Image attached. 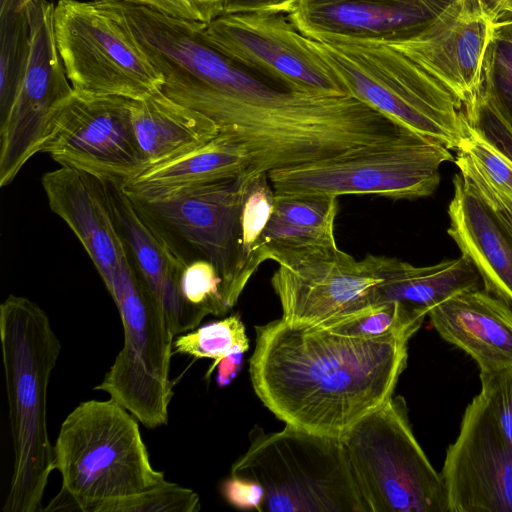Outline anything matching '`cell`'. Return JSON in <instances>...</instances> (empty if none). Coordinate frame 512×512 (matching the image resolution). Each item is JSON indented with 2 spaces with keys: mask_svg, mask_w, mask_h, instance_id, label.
I'll list each match as a JSON object with an SVG mask.
<instances>
[{
  "mask_svg": "<svg viewBox=\"0 0 512 512\" xmlns=\"http://www.w3.org/2000/svg\"><path fill=\"white\" fill-rule=\"evenodd\" d=\"M364 512H448L441 477L412 431L402 396H392L343 437Z\"/></svg>",
  "mask_w": 512,
  "mask_h": 512,
  "instance_id": "obj_7",
  "label": "cell"
},
{
  "mask_svg": "<svg viewBox=\"0 0 512 512\" xmlns=\"http://www.w3.org/2000/svg\"><path fill=\"white\" fill-rule=\"evenodd\" d=\"M172 18L209 24L224 15V0H126Z\"/></svg>",
  "mask_w": 512,
  "mask_h": 512,
  "instance_id": "obj_35",
  "label": "cell"
},
{
  "mask_svg": "<svg viewBox=\"0 0 512 512\" xmlns=\"http://www.w3.org/2000/svg\"><path fill=\"white\" fill-rule=\"evenodd\" d=\"M130 109L136 139L147 168L187 154L219 133L212 120L172 101L161 91L144 99L132 100Z\"/></svg>",
  "mask_w": 512,
  "mask_h": 512,
  "instance_id": "obj_22",
  "label": "cell"
},
{
  "mask_svg": "<svg viewBox=\"0 0 512 512\" xmlns=\"http://www.w3.org/2000/svg\"><path fill=\"white\" fill-rule=\"evenodd\" d=\"M253 389L285 425L340 438L386 403L407 366V335L360 337L282 318L256 326Z\"/></svg>",
  "mask_w": 512,
  "mask_h": 512,
  "instance_id": "obj_1",
  "label": "cell"
},
{
  "mask_svg": "<svg viewBox=\"0 0 512 512\" xmlns=\"http://www.w3.org/2000/svg\"><path fill=\"white\" fill-rule=\"evenodd\" d=\"M180 291L184 300L205 316H224L229 311L223 297L222 278L207 260H195L183 268Z\"/></svg>",
  "mask_w": 512,
  "mask_h": 512,
  "instance_id": "obj_33",
  "label": "cell"
},
{
  "mask_svg": "<svg viewBox=\"0 0 512 512\" xmlns=\"http://www.w3.org/2000/svg\"><path fill=\"white\" fill-rule=\"evenodd\" d=\"M200 509L196 492L164 480L151 489L103 501L92 512H197Z\"/></svg>",
  "mask_w": 512,
  "mask_h": 512,
  "instance_id": "obj_32",
  "label": "cell"
},
{
  "mask_svg": "<svg viewBox=\"0 0 512 512\" xmlns=\"http://www.w3.org/2000/svg\"><path fill=\"white\" fill-rule=\"evenodd\" d=\"M41 184L50 209L79 239L105 286L129 257L98 178L60 166Z\"/></svg>",
  "mask_w": 512,
  "mask_h": 512,
  "instance_id": "obj_18",
  "label": "cell"
},
{
  "mask_svg": "<svg viewBox=\"0 0 512 512\" xmlns=\"http://www.w3.org/2000/svg\"><path fill=\"white\" fill-rule=\"evenodd\" d=\"M130 261L149 292L161 305L174 337L194 330L206 317L190 306L180 291V265L136 213L123 183L98 178Z\"/></svg>",
  "mask_w": 512,
  "mask_h": 512,
  "instance_id": "obj_19",
  "label": "cell"
},
{
  "mask_svg": "<svg viewBox=\"0 0 512 512\" xmlns=\"http://www.w3.org/2000/svg\"><path fill=\"white\" fill-rule=\"evenodd\" d=\"M463 0H295L287 14L304 35L399 41L419 35Z\"/></svg>",
  "mask_w": 512,
  "mask_h": 512,
  "instance_id": "obj_17",
  "label": "cell"
},
{
  "mask_svg": "<svg viewBox=\"0 0 512 512\" xmlns=\"http://www.w3.org/2000/svg\"><path fill=\"white\" fill-rule=\"evenodd\" d=\"M504 10H507V11H509L510 13H512V0H507V1L504 3L503 11H504Z\"/></svg>",
  "mask_w": 512,
  "mask_h": 512,
  "instance_id": "obj_41",
  "label": "cell"
},
{
  "mask_svg": "<svg viewBox=\"0 0 512 512\" xmlns=\"http://www.w3.org/2000/svg\"><path fill=\"white\" fill-rule=\"evenodd\" d=\"M120 314L124 344L95 389L152 429L165 425L173 390L170 360L173 339L159 302L128 257L106 285Z\"/></svg>",
  "mask_w": 512,
  "mask_h": 512,
  "instance_id": "obj_11",
  "label": "cell"
},
{
  "mask_svg": "<svg viewBox=\"0 0 512 512\" xmlns=\"http://www.w3.org/2000/svg\"><path fill=\"white\" fill-rule=\"evenodd\" d=\"M243 178L237 272V289L240 294L262 264L261 240L273 213L276 199L268 173L243 175Z\"/></svg>",
  "mask_w": 512,
  "mask_h": 512,
  "instance_id": "obj_27",
  "label": "cell"
},
{
  "mask_svg": "<svg viewBox=\"0 0 512 512\" xmlns=\"http://www.w3.org/2000/svg\"><path fill=\"white\" fill-rule=\"evenodd\" d=\"M481 391L512 446V367L480 372Z\"/></svg>",
  "mask_w": 512,
  "mask_h": 512,
  "instance_id": "obj_34",
  "label": "cell"
},
{
  "mask_svg": "<svg viewBox=\"0 0 512 512\" xmlns=\"http://www.w3.org/2000/svg\"><path fill=\"white\" fill-rule=\"evenodd\" d=\"M295 0H224V14L276 12L288 14Z\"/></svg>",
  "mask_w": 512,
  "mask_h": 512,
  "instance_id": "obj_38",
  "label": "cell"
},
{
  "mask_svg": "<svg viewBox=\"0 0 512 512\" xmlns=\"http://www.w3.org/2000/svg\"><path fill=\"white\" fill-rule=\"evenodd\" d=\"M383 281L375 303L401 302L429 311L445 300L467 290L480 288L481 277L462 255L429 266H414L393 257L373 255Z\"/></svg>",
  "mask_w": 512,
  "mask_h": 512,
  "instance_id": "obj_24",
  "label": "cell"
},
{
  "mask_svg": "<svg viewBox=\"0 0 512 512\" xmlns=\"http://www.w3.org/2000/svg\"><path fill=\"white\" fill-rule=\"evenodd\" d=\"M507 0H503V2L505 3Z\"/></svg>",
  "mask_w": 512,
  "mask_h": 512,
  "instance_id": "obj_43",
  "label": "cell"
},
{
  "mask_svg": "<svg viewBox=\"0 0 512 512\" xmlns=\"http://www.w3.org/2000/svg\"><path fill=\"white\" fill-rule=\"evenodd\" d=\"M243 174L212 183L133 190L123 188L136 213L183 267L207 260L222 278L225 304L237 303Z\"/></svg>",
  "mask_w": 512,
  "mask_h": 512,
  "instance_id": "obj_8",
  "label": "cell"
},
{
  "mask_svg": "<svg viewBox=\"0 0 512 512\" xmlns=\"http://www.w3.org/2000/svg\"><path fill=\"white\" fill-rule=\"evenodd\" d=\"M0 340L14 463L4 512L42 511L55 470L47 429V389L61 345L46 312L23 296L0 305Z\"/></svg>",
  "mask_w": 512,
  "mask_h": 512,
  "instance_id": "obj_3",
  "label": "cell"
},
{
  "mask_svg": "<svg viewBox=\"0 0 512 512\" xmlns=\"http://www.w3.org/2000/svg\"><path fill=\"white\" fill-rule=\"evenodd\" d=\"M204 40L282 88L312 95H348L339 77L287 14H224L202 29Z\"/></svg>",
  "mask_w": 512,
  "mask_h": 512,
  "instance_id": "obj_12",
  "label": "cell"
},
{
  "mask_svg": "<svg viewBox=\"0 0 512 512\" xmlns=\"http://www.w3.org/2000/svg\"><path fill=\"white\" fill-rule=\"evenodd\" d=\"M225 500L232 506L242 510L261 512L264 501V489L254 480L230 475L221 485Z\"/></svg>",
  "mask_w": 512,
  "mask_h": 512,
  "instance_id": "obj_36",
  "label": "cell"
},
{
  "mask_svg": "<svg viewBox=\"0 0 512 512\" xmlns=\"http://www.w3.org/2000/svg\"><path fill=\"white\" fill-rule=\"evenodd\" d=\"M433 328L468 354L480 372L512 367V309L485 289L461 292L433 307Z\"/></svg>",
  "mask_w": 512,
  "mask_h": 512,
  "instance_id": "obj_20",
  "label": "cell"
},
{
  "mask_svg": "<svg viewBox=\"0 0 512 512\" xmlns=\"http://www.w3.org/2000/svg\"><path fill=\"white\" fill-rule=\"evenodd\" d=\"M481 95L512 126V13L493 19L482 67Z\"/></svg>",
  "mask_w": 512,
  "mask_h": 512,
  "instance_id": "obj_28",
  "label": "cell"
},
{
  "mask_svg": "<svg viewBox=\"0 0 512 512\" xmlns=\"http://www.w3.org/2000/svg\"><path fill=\"white\" fill-rule=\"evenodd\" d=\"M23 1H24L25 3H28V2L33 1V0H23Z\"/></svg>",
  "mask_w": 512,
  "mask_h": 512,
  "instance_id": "obj_42",
  "label": "cell"
},
{
  "mask_svg": "<svg viewBox=\"0 0 512 512\" xmlns=\"http://www.w3.org/2000/svg\"><path fill=\"white\" fill-rule=\"evenodd\" d=\"M463 177L473 185L479 197L512 239V196L491 187L480 178Z\"/></svg>",
  "mask_w": 512,
  "mask_h": 512,
  "instance_id": "obj_37",
  "label": "cell"
},
{
  "mask_svg": "<svg viewBox=\"0 0 512 512\" xmlns=\"http://www.w3.org/2000/svg\"><path fill=\"white\" fill-rule=\"evenodd\" d=\"M440 474L448 512H512V446L481 393L466 407Z\"/></svg>",
  "mask_w": 512,
  "mask_h": 512,
  "instance_id": "obj_16",
  "label": "cell"
},
{
  "mask_svg": "<svg viewBox=\"0 0 512 512\" xmlns=\"http://www.w3.org/2000/svg\"><path fill=\"white\" fill-rule=\"evenodd\" d=\"M203 115L242 142L249 161L244 176L320 161L411 131L350 95L275 88L239 64Z\"/></svg>",
  "mask_w": 512,
  "mask_h": 512,
  "instance_id": "obj_2",
  "label": "cell"
},
{
  "mask_svg": "<svg viewBox=\"0 0 512 512\" xmlns=\"http://www.w3.org/2000/svg\"><path fill=\"white\" fill-rule=\"evenodd\" d=\"M54 32L75 91L132 100L161 91L163 76L137 41L119 0H59Z\"/></svg>",
  "mask_w": 512,
  "mask_h": 512,
  "instance_id": "obj_10",
  "label": "cell"
},
{
  "mask_svg": "<svg viewBox=\"0 0 512 512\" xmlns=\"http://www.w3.org/2000/svg\"><path fill=\"white\" fill-rule=\"evenodd\" d=\"M275 205L261 240L260 258L280 262L337 246L334 234L337 197L275 194Z\"/></svg>",
  "mask_w": 512,
  "mask_h": 512,
  "instance_id": "obj_23",
  "label": "cell"
},
{
  "mask_svg": "<svg viewBox=\"0 0 512 512\" xmlns=\"http://www.w3.org/2000/svg\"><path fill=\"white\" fill-rule=\"evenodd\" d=\"M248 348L249 339L246 328L238 313L180 334L173 341V352L177 354L188 355L195 359L214 360L206 378L210 377L224 357L234 352H246Z\"/></svg>",
  "mask_w": 512,
  "mask_h": 512,
  "instance_id": "obj_30",
  "label": "cell"
},
{
  "mask_svg": "<svg viewBox=\"0 0 512 512\" xmlns=\"http://www.w3.org/2000/svg\"><path fill=\"white\" fill-rule=\"evenodd\" d=\"M454 156L442 143L407 131L334 157L268 172L275 194L338 197L373 194L394 200L431 196L443 163Z\"/></svg>",
  "mask_w": 512,
  "mask_h": 512,
  "instance_id": "obj_9",
  "label": "cell"
},
{
  "mask_svg": "<svg viewBox=\"0 0 512 512\" xmlns=\"http://www.w3.org/2000/svg\"><path fill=\"white\" fill-rule=\"evenodd\" d=\"M32 42L31 18L23 0H0V125L20 89Z\"/></svg>",
  "mask_w": 512,
  "mask_h": 512,
  "instance_id": "obj_26",
  "label": "cell"
},
{
  "mask_svg": "<svg viewBox=\"0 0 512 512\" xmlns=\"http://www.w3.org/2000/svg\"><path fill=\"white\" fill-rule=\"evenodd\" d=\"M245 352H234L217 364L216 382L219 387H225L229 385L239 374L243 365V355Z\"/></svg>",
  "mask_w": 512,
  "mask_h": 512,
  "instance_id": "obj_39",
  "label": "cell"
},
{
  "mask_svg": "<svg viewBox=\"0 0 512 512\" xmlns=\"http://www.w3.org/2000/svg\"><path fill=\"white\" fill-rule=\"evenodd\" d=\"M131 101L74 90L52 116L39 153L96 178L132 180L147 164L134 132Z\"/></svg>",
  "mask_w": 512,
  "mask_h": 512,
  "instance_id": "obj_13",
  "label": "cell"
},
{
  "mask_svg": "<svg viewBox=\"0 0 512 512\" xmlns=\"http://www.w3.org/2000/svg\"><path fill=\"white\" fill-rule=\"evenodd\" d=\"M138 422L112 398L75 407L54 445L62 486L43 510L92 512L103 501L130 496L166 480L152 466Z\"/></svg>",
  "mask_w": 512,
  "mask_h": 512,
  "instance_id": "obj_5",
  "label": "cell"
},
{
  "mask_svg": "<svg viewBox=\"0 0 512 512\" xmlns=\"http://www.w3.org/2000/svg\"><path fill=\"white\" fill-rule=\"evenodd\" d=\"M311 39L348 95L449 150H456L467 136L461 99L393 42L335 35Z\"/></svg>",
  "mask_w": 512,
  "mask_h": 512,
  "instance_id": "obj_4",
  "label": "cell"
},
{
  "mask_svg": "<svg viewBox=\"0 0 512 512\" xmlns=\"http://www.w3.org/2000/svg\"><path fill=\"white\" fill-rule=\"evenodd\" d=\"M454 159L462 176L480 178L491 187L512 196V160L468 124L467 136Z\"/></svg>",
  "mask_w": 512,
  "mask_h": 512,
  "instance_id": "obj_31",
  "label": "cell"
},
{
  "mask_svg": "<svg viewBox=\"0 0 512 512\" xmlns=\"http://www.w3.org/2000/svg\"><path fill=\"white\" fill-rule=\"evenodd\" d=\"M427 315V312L401 302H381L371 304L352 315L319 327L360 337L387 335L412 337Z\"/></svg>",
  "mask_w": 512,
  "mask_h": 512,
  "instance_id": "obj_29",
  "label": "cell"
},
{
  "mask_svg": "<svg viewBox=\"0 0 512 512\" xmlns=\"http://www.w3.org/2000/svg\"><path fill=\"white\" fill-rule=\"evenodd\" d=\"M271 278L282 319L296 326H324L375 304L379 276L373 255L356 260L337 246L278 262Z\"/></svg>",
  "mask_w": 512,
  "mask_h": 512,
  "instance_id": "obj_14",
  "label": "cell"
},
{
  "mask_svg": "<svg viewBox=\"0 0 512 512\" xmlns=\"http://www.w3.org/2000/svg\"><path fill=\"white\" fill-rule=\"evenodd\" d=\"M484 11L491 17L496 18L504 8L503 0H480Z\"/></svg>",
  "mask_w": 512,
  "mask_h": 512,
  "instance_id": "obj_40",
  "label": "cell"
},
{
  "mask_svg": "<svg viewBox=\"0 0 512 512\" xmlns=\"http://www.w3.org/2000/svg\"><path fill=\"white\" fill-rule=\"evenodd\" d=\"M231 475L264 489L261 512H364L342 439L288 425L266 433L255 426Z\"/></svg>",
  "mask_w": 512,
  "mask_h": 512,
  "instance_id": "obj_6",
  "label": "cell"
},
{
  "mask_svg": "<svg viewBox=\"0 0 512 512\" xmlns=\"http://www.w3.org/2000/svg\"><path fill=\"white\" fill-rule=\"evenodd\" d=\"M448 235L479 273L484 289L512 307V239L473 185L453 177Z\"/></svg>",
  "mask_w": 512,
  "mask_h": 512,
  "instance_id": "obj_21",
  "label": "cell"
},
{
  "mask_svg": "<svg viewBox=\"0 0 512 512\" xmlns=\"http://www.w3.org/2000/svg\"><path fill=\"white\" fill-rule=\"evenodd\" d=\"M248 162L246 149L237 136L219 130L215 138L201 147L148 167L123 185L133 190L202 185L238 177L246 172Z\"/></svg>",
  "mask_w": 512,
  "mask_h": 512,
  "instance_id": "obj_25",
  "label": "cell"
},
{
  "mask_svg": "<svg viewBox=\"0 0 512 512\" xmlns=\"http://www.w3.org/2000/svg\"><path fill=\"white\" fill-rule=\"evenodd\" d=\"M32 28L27 68L5 120L0 125V186L9 185L35 154L56 110L74 89L67 78L54 32V7L47 0L27 3Z\"/></svg>",
  "mask_w": 512,
  "mask_h": 512,
  "instance_id": "obj_15",
  "label": "cell"
}]
</instances>
